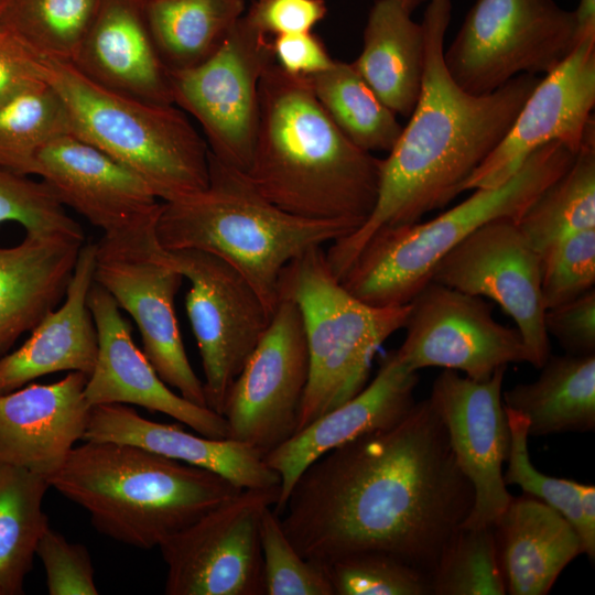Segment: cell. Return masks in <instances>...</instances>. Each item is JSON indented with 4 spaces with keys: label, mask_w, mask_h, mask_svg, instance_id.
Listing matches in <instances>:
<instances>
[{
    "label": "cell",
    "mask_w": 595,
    "mask_h": 595,
    "mask_svg": "<svg viewBox=\"0 0 595 595\" xmlns=\"http://www.w3.org/2000/svg\"><path fill=\"white\" fill-rule=\"evenodd\" d=\"M147 0H101L71 63L95 85L154 105H174L169 69L149 26Z\"/></svg>",
    "instance_id": "obj_23"
},
{
    "label": "cell",
    "mask_w": 595,
    "mask_h": 595,
    "mask_svg": "<svg viewBox=\"0 0 595 595\" xmlns=\"http://www.w3.org/2000/svg\"><path fill=\"white\" fill-rule=\"evenodd\" d=\"M451 18V0H429L421 21L424 67L420 95L407 126L381 161L376 205L359 228L331 242L325 251L339 280L375 232L418 223L459 195L541 78L522 74L490 94L466 93L444 62Z\"/></svg>",
    "instance_id": "obj_2"
},
{
    "label": "cell",
    "mask_w": 595,
    "mask_h": 595,
    "mask_svg": "<svg viewBox=\"0 0 595 595\" xmlns=\"http://www.w3.org/2000/svg\"><path fill=\"white\" fill-rule=\"evenodd\" d=\"M280 486L242 489L166 538L158 548L166 564L167 595H264L261 517Z\"/></svg>",
    "instance_id": "obj_12"
},
{
    "label": "cell",
    "mask_w": 595,
    "mask_h": 595,
    "mask_svg": "<svg viewBox=\"0 0 595 595\" xmlns=\"http://www.w3.org/2000/svg\"><path fill=\"white\" fill-rule=\"evenodd\" d=\"M326 13L324 0H256L245 17L258 32L271 37L312 32Z\"/></svg>",
    "instance_id": "obj_44"
},
{
    "label": "cell",
    "mask_w": 595,
    "mask_h": 595,
    "mask_svg": "<svg viewBox=\"0 0 595 595\" xmlns=\"http://www.w3.org/2000/svg\"><path fill=\"white\" fill-rule=\"evenodd\" d=\"M573 17L577 42L587 34H595V0H578Z\"/></svg>",
    "instance_id": "obj_47"
},
{
    "label": "cell",
    "mask_w": 595,
    "mask_h": 595,
    "mask_svg": "<svg viewBox=\"0 0 595 595\" xmlns=\"http://www.w3.org/2000/svg\"><path fill=\"white\" fill-rule=\"evenodd\" d=\"M506 369L500 367L480 381L444 369L428 398L445 428L456 463L474 489L473 507L461 528L493 527L512 498L502 477L510 445L502 402Z\"/></svg>",
    "instance_id": "obj_17"
},
{
    "label": "cell",
    "mask_w": 595,
    "mask_h": 595,
    "mask_svg": "<svg viewBox=\"0 0 595 595\" xmlns=\"http://www.w3.org/2000/svg\"><path fill=\"white\" fill-rule=\"evenodd\" d=\"M310 374L309 349L296 304L280 298L269 325L232 382L223 416L229 439L264 455L296 430Z\"/></svg>",
    "instance_id": "obj_15"
},
{
    "label": "cell",
    "mask_w": 595,
    "mask_h": 595,
    "mask_svg": "<svg viewBox=\"0 0 595 595\" xmlns=\"http://www.w3.org/2000/svg\"><path fill=\"white\" fill-rule=\"evenodd\" d=\"M166 252L190 282L185 307L202 359L206 404L223 415L227 393L271 315L246 278L225 260L196 249Z\"/></svg>",
    "instance_id": "obj_13"
},
{
    "label": "cell",
    "mask_w": 595,
    "mask_h": 595,
    "mask_svg": "<svg viewBox=\"0 0 595 595\" xmlns=\"http://www.w3.org/2000/svg\"><path fill=\"white\" fill-rule=\"evenodd\" d=\"M264 595H334L327 567L295 549L272 507L260 523Z\"/></svg>",
    "instance_id": "obj_38"
},
{
    "label": "cell",
    "mask_w": 595,
    "mask_h": 595,
    "mask_svg": "<svg viewBox=\"0 0 595 595\" xmlns=\"http://www.w3.org/2000/svg\"><path fill=\"white\" fill-rule=\"evenodd\" d=\"M47 480L100 533L144 550L242 490L210 470L117 442L84 441Z\"/></svg>",
    "instance_id": "obj_4"
},
{
    "label": "cell",
    "mask_w": 595,
    "mask_h": 595,
    "mask_svg": "<svg viewBox=\"0 0 595 595\" xmlns=\"http://www.w3.org/2000/svg\"><path fill=\"white\" fill-rule=\"evenodd\" d=\"M8 0H0V11L2 10V8L4 7V4L7 3Z\"/></svg>",
    "instance_id": "obj_49"
},
{
    "label": "cell",
    "mask_w": 595,
    "mask_h": 595,
    "mask_svg": "<svg viewBox=\"0 0 595 595\" xmlns=\"http://www.w3.org/2000/svg\"><path fill=\"white\" fill-rule=\"evenodd\" d=\"M50 595H97L95 573L85 545L72 543L48 527L36 547Z\"/></svg>",
    "instance_id": "obj_42"
},
{
    "label": "cell",
    "mask_w": 595,
    "mask_h": 595,
    "mask_svg": "<svg viewBox=\"0 0 595 595\" xmlns=\"http://www.w3.org/2000/svg\"><path fill=\"white\" fill-rule=\"evenodd\" d=\"M409 303L396 351L411 370L441 367L480 381L508 364H530L519 331L496 321L483 298L430 280Z\"/></svg>",
    "instance_id": "obj_14"
},
{
    "label": "cell",
    "mask_w": 595,
    "mask_h": 595,
    "mask_svg": "<svg viewBox=\"0 0 595 595\" xmlns=\"http://www.w3.org/2000/svg\"><path fill=\"white\" fill-rule=\"evenodd\" d=\"M493 528L507 594H548L562 571L582 553L572 523L526 494L511 498Z\"/></svg>",
    "instance_id": "obj_27"
},
{
    "label": "cell",
    "mask_w": 595,
    "mask_h": 595,
    "mask_svg": "<svg viewBox=\"0 0 595 595\" xmlns=\"http://www.w3.org/2000/svg\"><path fill=\"white\" fill-rule=\"evenodd\" d=\"M46 477L0 463V593H23L36 547L50 527L43 499Z\"/></svg>",
    "instance_id": "obj_31"
},
{
    "label": "cell",
    "mask_w": 595,
    "mask_h": 595,
    "mask_svg": "<svg viewBox=\"0 0 595 595\" xmlns=\"http://www.w3.org/2000/svg\"><path fill=\"white\" fill-rule=\"evenodd\" d=\"M246 0H147L149 26L167 69L196 66L223 44Z\"/></svg>",
    "instance_id": "obj_30"
},
{
    "label": "cell",
    "mask_w": 595,
    "mask_h": 595,
    "mask_svg": "<svg viewBox=\"0 0 595 595\" xmlns=\"http://www.w3.org/2000/svg\"><path fill=\"white\" fill-rule=\"evenodd\" d=\"M355 230L347 221L306 218L281 209L245 173L210 153L206 188L162 202L156 221L164 249H196L225 260L251 284L271 316L280 300V275L289 262Z\"/></svg>",
    "instance_id": "obj_5"
},
{
    "label": "cell",
    "mask_w": 595,
    "mask_h": 595,
    "mask_svg": "<svg viewBox=\"0 0 595 595\" xmlns=\"http://www.w3.org/2000/svg\"><path fill=\"white\" fill-rule=\"evenodd\" d=\"M576 44L573 11L554 0H476L444 62L462 89L486 95L519 75L548 74Z\"/></svg>",
    "instance_id": "obj_9"
},
{
    "label": "cell",
    "mask_w": 595,
    "mask_h": 595,
    "mask_svg": "<svg viewBox=\"0 0 595 595\" xmlns=\"http://www.w3.org/2000/svg\"><path fill=\"white\" fill-rule=\"evenodd\" d=\"M575 155L564 143L550 142L536 150L505 183L476 188L468 198L430 220L378 230L342 278L343 285L370 305L409 303L452 249L491 220H518L572 165Z\"/></svg>",
    "instance_id": "obj_6"
},
{
    "label": "cell",
    "mask_w": 595,
    "mask_h": 595,
    "mask_svg": "<svg viewBox=\"0 0 595 595\" xmlns=\"http://www.w3.org/2000/svg\"><path fill=\"white\" fill-rule=\"evenodd\" d=\"M32 174L41 177L64 207L84 216L104 236L156 225L162 202L149 184L74 133L44 145L35 156Z\"/></svg>",
    "instance_id": "obj_19"
},
{
    "label": "cell",
    "mask_w": 595,
    "mask_h": 595,
    "mask_svg": "<svg viewBox=\"0 0 595 595\" xmlns=\"http://www.w3.org/2000/svg\"><path fill=\"white\" fill-rule=\"evenodd\" d=\"M354 69L396 115L409 117L421 90L424 34L397 0H376L364 29Z\"/></svg>",
    "instance_id": "obj_28"
},
{
    "label": "cell",
    "mask_w": 595,
    "mask_h": 595,
    "mask_svg": "<svg viewBox=\"0 0 595 595\" xmlns=\"http://www.w3.org/2000/svg\"><path fill=\"white\" fill-rule=\"evenodd\" d=\"M280 298L299 307L309 349V381L296 433L367 385L376 351L404 327L410 303L375 306L359 300L333 273L321 246L282 270Z\"/></svg>",
    "instance_id": "obj_8"
},
{
    "label": "cell",
    "mask_w": 595,
    "mask_h": 595,
    "mask_svg": "<svg viewBox=\"0 0 595 595\" xmlns=\"http://www.w3.org/2000/svg\"><path fill=\"white\" fill-rule=\"evenodd\" d=\"M430 583L432 595L507 594L494 528H459L445 545Z\"/></svg>",
    "instance_id": "obj_36"
},
{
    "label": "cell",
    "mask_w": 595,
    "mask_h": 595,
    "mask_svg": "<svg viewBox=\"0 0 595 595\" xmlns=\"http://www.w3.org/2000/svg\"><path fill=\"white\" fill-rule=\"evenodd\" d=\"M306 78L318 102L353 143L368 152L392 149L402 126L350 63L335 61Z\"/></svg>",
    "instance_id": "obj_33"
},
{
    "label": "cell",
    "mask_w": 595,
    "mask_h": 595,
    "mask_svg": "<svg viewBox=\"0 0 595 595\" xmlns=\"http://www.w3.org/2000/svg\"><path fill=\"white\" fill-rule=\"evenodd\" d=\"M87 378L71 371L53 383L0 393V463L47 479L54 475L86 432L91 410Z\"/></svg>",
    "instance_id": "obj_22"
},
{
    "label": "cell",
    "mask_w": 595,
    "mask_h": 595,
    "mask_svg": "<svg viewBox=\"0 0 595 595\" xmlns=\"http://www.w3.org/2000/svg\"><path fill=\"white\" fill-rule=\"evenodd\" d=\"M539 377L502 391V402L524 415L529 435L595 429V355H550Z\"/></svg>",
    "instance_id": "obj_29"
},
{
    "label": "cell",
    "mask_w": 595,
    "mask_h": 595,
    "mask_svg": "<svg viewBox=\"0 0 595 595\" xmlns=\"http://www.w3.org/2000/svg\"><path fill=\"white\" fill-rule=\"evenodd\" d=\"M94 280L136 322L143 353L169 386L186 400L207 407L204 383L185 351L175 314L184 280L156 236V225L96 242Z\"/></svg>",
    "instance_id": "obj_10"
},
{
    "label": "cell",
    "mask_w": 595,
    "mask_h": 595,
    "mask_svg": "<svg viewBox=\"0 0 595 595\" xmlns=\"http://www.w3.org/2000/svg\"><path fill=\"white\" fill-rule=\"evenodd\" d=\"M334 595H430V577L401 559L379 551L339 558L328 565Z\"/></svg>",
    "instance_id": "obj_37"
},
{
    "label": "cell",
    "mask_w": 595,
    "mask_h": 595,
    "mask_svg": "<svg viewBox=\"0 0 595 595\" xmlns=\"http://www.w3.org/2000/svg\"><path fill=\"white\" fill-rule=\"evenodd\" d=\"M271 47L275 64L292 76L310 77L335 62L322 40L312 32L275 35Z\"/></svg>",
    "instance_id": "obj_46"
},
{
    "label": "cell",
    "mask_w": 595,
    "mask_h": 595,
    "mask_svg": "<svg viewBox=\"0 0 595 595\" xmlns=\"http://www.w3.org/2000/svg\"><path fill=\"white\" fill-rule=\"evenodd\" d=\"M7 221L20 224L25 234L85 238L79 224L42 180L0 167V224Z\"/></svg>",
    "instance_id": "obj_40"
},
{
    "label": "cell",
    "mask_w": 595,
    "mask_h": 595,
    "mask_svg": "<svg viewBox=\"0 0 595 595\" xmlns=\"http://www.w3.org/2000/svg\"><path fill=\"white\" fill-rule=\"evenodd\" d=\"M594 106L595 34H587L540 78L502 140L465 182L463 192L505 183L536 150L550 142H562L577 153L595 126Z\"/></svg>",
    "instance_id": "obj_18"
},
{
    "label": "cell",
    "mask_w": 595,
    "mask_h": 595,
    "mask_svg": "<svg viewBox=\"0 0 595 595\" xmlns=\"http://www.w3.org/2000/svg\"><path fill=\"white\" fill-rule=\"evenodd\" d=\"M505 410L510 432L507 468L502 474L506 486H519L523 494L554 508L572 523L578 534L582 524L581 491L583 484L572 479L548 476L539 472L531 463L529 455L527 418L506 407Z\"/></svg>",
    "instance_id": "obj_39"
},
{
    "label": "cell",
    "mask_w": 595,
    "mask_h": 595,
    "mask_svg": "<svg viewBox=\"0 0 595 595\" xmlns=\"http://www.w3.org/2000/svg\"><path fill=\"white\" fill-rule=\"evenodd\" d=\"M381 161L334 123L306 77L275 62L259 84V118L250 166L256 190L281 209L359 228L378 197Z\"/></svg>",
    "instance_id": "obj_3"
},
{
    "label": "cell",
    "mask_w": 595,
    "mask_h": 595,
    "mask_svg": "<svg viewBox=\"0 0 595 595\" xmlns=\"http://www.w3.org/2000/svg\"><path fill=\"white\" fill-rule=\"evenodd\" d=\"M85 238L25 234L0 247V357L63 301Z\"/></svg>",
    "instance_id": "obj_26"
},
{
    "label": "cell",
    "mask_w": 595,
    "mask_h": 595,
    "mask_svg": "<svg viewBox=\"0 0 595 595\" xmlns=\"http://www.w3.org/2000/svg\"><path fill=\"white\" fill-rule=\"evenodd\" d=\"M43 64L46 82L66 105L72 132L138 174L160 201L206 188L209 150L180 108L109 91L68 62Z\"/></svg>",
    "instance_id": "obj_7"
},
{
    "label": "cell",
    "mask_w": 595,
    "mask_h": 595,
    "mask_svg": "<svg viewBox=\"0 0 595 595\" xmlns=\"http://www.w3.org/2000/svg\"><path fill=\"white\" fill-rule=\"evenodd\" d=\"M88 306L98 334L97 359L85 386V398L90 407L138 405L166 414L197 434L229 439L228 423L221 414L173 392L160 378L136 346L131 326L117 302L95 280L88 293Z\"/></svg>",
    "instance_id": "obj_20"
},
{
    "label": "cell",
    "mask_w": 595,
    "mask_h": 595,
    "mask_svg": "<svg viewBox=\"0 0 595 595\" xmlns=\"http://www.w3.org/2000/svg\"><path fill=\"white\" fill-rule=\"evenodd\" d=\"M95 257L96 244L85 242L63 303L45 315L18 349L0 357V393L53 372L91 374L98 354V334L88 306Z\"/></svg>",
    "instance_id": "obj_25"
},
{
    "label": "cell",
    "mask_w": 595,
    "mask_h": 595,
    "mask_svg": "<svg viewBox=\"0 0 595 595\" xmlns=\"http://www.w3.org/2000/svg\"><path fill=\"white\" fill-rule=\"evenodd\" d=\"M541 257V293L545 310L582 295L595 284V229L569 235Z\"/></svg>",
    "instance_id": "obj_41"
},
{
    "label": "cell",
    "mask_w": 595,
    "mask_h": 595,
    "mask_svg": "<svg viewBox=\"0 0 595 595\" xmlns=\"http://www.w3.org/2000/svg\"><path fill=\"white\" fill-rule=\"evenodd\" d=\"M418 371L408 368L396 349L382 358L375 378L356 396L316 418L264 455L280 477V517L301 474L316 459L366 433L389 428L413 407Z\"/></svg>",
    "instance_id": "obj_21"
},
{
    "label": "cell",
    "mask_w": 595,
    "mask_h": 595,
    "mask_svg": "<svg viewBox=\"0 0 595 595\" xmlns=\"http://www.w3.org/2000/svg\"><path fill=\"white\" fill-rule=\"evenodd\" d=\"M273 62L271 37L258 32L244 13L209 58L169 71L174 105L198 121L209 153L242 173L255 145L259 84Z\"/></svg>",
    "instance_id": "obj_11"
},
{
    "label": "cell",
    "mask_w": 595,
    "mask_h": 595,
    "mask_svg": "<svg viewBox=\"0 0 595 595\" xmlns=\"http://www.w3.org/2000/svg\"><path fill=\"white\" fill-rule=\"evenodd\" d=\"M544 326L566 354L595 355V289L545 310Z\"/></svg>",
    "instance_id": "obj_43"
},
{
    "label": "cell",
    "mask_w": 595,
    "mask_h": 595,
    "mask_svg": "<svg viewBox=\"0 0 595 595\" xmlns=\"http://www.w3.org/2000/svg\"><path fill=\"white\" fill-rule=\"evenodd\" d=\"M431 280L496 302L513 320L536 368L551 355L541 257L516 219L498 218L479 227L440 260Z\"/></svg>",
    "instance_id": "obj_16"
},
{
    "label": "cell",
    "mask_w": 595,
    "mask_h": 595,
    "mask_svg": "<svg viewBox=\"0 0 595 595\" xmlns=\"http://www.w3.org/2000/svg\"><path fill=\"white\" fill-rule=\"evenodd\" d=\"M73 133L58 93L46 82L0 106V167L30 175L39 151L53 139Z\"/></svg>",
    "instance_id": "obj_34"
},
{
    "label": "cell",
    "mask_w": 595,
    "mask_h": 595,
    "mask_svg": "<svg viewBox=\"0 0 595 595\" xmlns=\"http://www.w3.org/2000/svg\"><path fill=\"white\" fill-rule=\"evenodd\" d=\"M45 83L43 58L20 40L0 17V106Z\"/></svg>",
    "instance_id": "obj_45"
},
{
    "label": "cell",
    "mask_w": 595,
    "mask_h": 595,
    "mask_svg": "<svg viewBox=\"0 0 595 595\" xmlns=\"http://www.w3.org/2000/svg\"><path fill=\"white\" fill-rule=\"evenodd\" d=\"M409 13L412 12L428 0H397Z\"/></svg>",
    "instance_id": "obj_48"
},
{
    "label": "cell",
    "mask_w": 595,
    "mask_h": 595,
    "mask_svg": "<svg viewBox=\"0 0 595 595\" xmlns=\"http://www.w3.org/2000/svg\"><path fill=\"white\" fill-rule=\"evenodd\" d=\"M0 595H1V593H0Z\"/></svg>",
    "instance_id": "obj_50"
},
{
    "label": "cell",
    "mask_w": 595,
    "mask_h": 595,
    "mask_svg": "<svg viewBox=\"0 0 595 595\" xmlns=\"http://www.w3.org/2000/svg\"><path fill=\"white\" fill-rule=\"evenodd\" d=\"M101 0H8L0 17L43 60L72 63Z\"/></svg>",
    "instance_id": "obj_35"
},
{
    "label": "cell",
    "mask_w": 595,
    "mask_h": 595,
    "mask_svg": "<svg viewBox=\"0 0 595 595\" xmlns=\"http://www.w3.org/2000/svg\"><path fill=\"white\" fill-rule=\"evenodd\" d=\"M474 504V489L429 399L396 424L313 462L280 516L305 559L328 565L359 552L391 554L429 577Z\"/></svg>",
    "instance_id": "obj_1"
},
{
    "label": "cell",
    "mask_w": 595,
    "mask_h": 595,
    "mask_svg": "<svg viewBox=\"0 0 595 595\" xmlns=\"http://www.w3.org/2000/svg\"><path fill=\"white\" fill-rule=\"evenodd\" d=\"M517 223L539 253L569 235L595 229V126L586 133L572 165Z\"/></svg>",
    "instance_id": "obj_32"
},
{
    "label": "cell",
    "mask_w": 595,
    "mask_h": 595,
    "mask_svg": "<svg viewBox=\"0 0 595 595\" xmlns=\"http://www.w3.org/2000/svg\"><path fill=\"white\" fill-rule=\"evenodd\" d=\"M83 441L117 442L216 473L241 489L280 486L258 448L232 439H212L141 416L127 404L91 407Z\"/></svg>",
    "instance_id": "obj_24"
}]
</instances>
